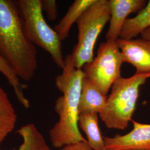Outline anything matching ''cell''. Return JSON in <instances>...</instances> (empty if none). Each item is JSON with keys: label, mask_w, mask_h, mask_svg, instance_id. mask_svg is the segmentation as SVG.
<instances>
[{"label": "cell", "mask_w": 150, "mask_h": 150, "mask_svg": "<svg viewBox=\"0 0 150 150\" xmlns=\"http://www.w3.org/2000/svg\"><path fill=\"white\" fill-rule=\"evenodd\" d=\"M0 56L20 80H32L37 50L25 35L16 1L0 0Z\"/></svg>", "instance_id": "cell-1"}, {"label": "cell", "mask_w": 150, "mask_h": 150, "mask_svg": "<svg viewBox=\"0 0 150 150\" xmlns=\"http://www.w3.org/2000/svg\"><path fill=\"white\" fill-rule=\"evenodd\" d=\"M83 77L82 70L75 68L71 54L66 56L62 72L55 79L56 86L62 93L54 106L59 120L49 132L51 142L55 148L61 149L66 145L86 141L79 128V103Z\"/></svg>", "instance_id": "cell-2"}, {"label": "cell", "mask_w": 150, "mask_h": 150, "mask_svg": "<svg viewBox=\"0 0 150 150\" xmlns=\"http://www.w3.org/2000/svg\"><path fill=\"white\" fill-rule=\"evenodd\" d=\"M150 74L136 72L128 78L120 77L111 86L105 106L99 116L109 129H124L129 125L134 113L140 87Z\"/></svg>", "instance_id": "cell-3"}, {"label": "cell", "mask_w": 150, "mask_h": 150, "mask_svg": "<svg viewBox=\"0 0 150 150\" xmlns=\"http://www.w3.org/2000/svg\"><path fill=\"white\" fill-rule=\"evenodd\" d=\"M27 39L34 45L50 54L54 62L60 68L64 67L62 41L57 32L44 18L41 0L16 1Z\"/></svg>", "instance_id": "cell-4"}, {"label": "cell", "mask_w": 150, "mask_h": 150, "mask_svg": "<svg viewBox=\"0 0 150 150\" xmlns=\"http://www.w3.org/2000/svg\"><path fill=\"white\" fill-rule=\"evenodd\" d=\"M110 19V0H96L78 19V43L71 54L76 69L93 60L97 39Z\"/></svg>", "instance_id": "cell-5"}, {"label": "cell", "mask_w": 150, "mask_h": 150, "mask_svg": "<svg viewBox=\"0 0 150 150\" xmlns=\"http://www.w3.org/2000/svg\"><path fill=\"white\" fill-rule=\"evenodd\" d=\"M123 63V56L116 42L106 41L100 44L96 57L85 64L82 71L85 77L107 96L115 81L121 77Z\"/></svg>", "instance_id": "cell-6"}, {"label": "cell", "mask_w": 150, "mask_h": 150, "mask_svg": "<svg viewBox=\"0 0 150 150\" xmlns=\"http://www.w3.org/2000/svg\"><path fill=\"white\" fill-rule=\"evenodd\" d=\"M132 122L134 129L128 134L104 137L105 150H150V125Z\"/></svg>", "instance_id": "cell-7"}, {"label": "cell", "mask_w": 150, "mask_h": 150, "mask_svg": "<svg viewBox=\"0 0 150 150\" xmlns=\"http://www.w3.org/2000/svg\"><path fill=\"white\" fill-rule=\"evenodd\" d=\"M116 43L124 62L132 64L136 72L150 74V41L142 38L124 40L118 38Z\"/></svg>", "instance_id": "cell-8"}, {"label": "cell", "mask_w": 150, "mask_h": 150, "mask_svg": "<svg viewBox=\"0 0 150 150\" xmlns=\"http://www.w3.org/2000/svg\"><path fill=\"white\" fill-rule=\"evenodd\" d=\"M110 26L106 38L107 41L116 42L127 16L132 13L139 12L147 5L145 0H110Z\"/></svg>", "instance_id": "cell-9"}, {"label": "cell", "mask_w": 150, "mask_h": 150, "mask_svg": "<svg viewBox=\"0 0 150 150\" xmlns=\"http://www.w3.org/2000/svg\"><path fill=\"white\" fill-rule=\"evenodd\" d=\"M107 96L103 95L91 81L83 77L82 81L79 113L101 112L107 101Z\"/></svg>", "instance_id": "cell-10"}, {"label": "cell", "mask_w": 150, "mask_h": 150, "mask_svg": "<svg viewBox=\"0 0 150 150\" xmlns=\"http://www.w3.org/2000/svg\"><path fill=\"white\" fill-rule=\"evenodd\" d=\"M96 0H75L70 6L64 17L55 26L54 30L62 41L69 37L70 29L81 15L92 5Z\"/></svg>", "instance_id": "cell-11"}, {"label": "cell", "mask_w": 150, "mask_h": 150, "mask_svg": "<svg viewBox=\"0 0 150 150\" xmlns=\"http://www.w3.org/2000/svg\"><path fill=\"white\" fill-rule=\"evenodd\" d=\"M79 126L85 133L87 142L93 150H105V141L98 125V113L80 114Z\"/></svg>", "instance_id": "cell-12"}, {"label": "cell", "mask_w": 150, "mask_h": 150, "mask_svg": "<svg viewBox=\"0 0 150 150\" xmlns=\"http://www.w3.org/2000/svg\"><path fill=\"white\" fill-rule=\"evenodd\" d=\"M17 118L14 107L0 85V145L15 129Z\"/></svg>", "instance_id": "cell-13"}, {"label": "cell", "mask_w": 150, "mask_h": 150, "mask_svg": "<svg viewBox=\"0 0 150 150\" xmlns=\"http://www.w3.org/2000/svg\"><path fill=\"white\" fill-rule=\"evenodd\" d=\"M150 27V1L133 18H128L124 23L120 38L131 40Z\"/></svg>", "instance_id": "cell-14"}, {"label": "cell", "mask_w": 150, "mask_h": 150, "mask_svg": "<svg viewBox=\"0 0 150 150\" xmlns=\"http://www.w3.org/2000/svg\"><path fill=\"white\" fill-rule=\"evenodd\" d=\"M23 142L19 148L12 150H51L42 134L33 123H28L17 131Z\"/></svg>", "instance_id": "cell-15"}, {"label": "cell", "mask_w": 150, "mask_h": 150, "mask_svg": "<svg viewBox=\"0 0 150 150\" xmlns=\"http://www.w3.org/2000/svg\"><path fill=\"white\" fill-rule=\"evenodd\" d=\"M0 73L5 77L8 83L11 85L15 93L17 100L25 108L30 107V102L25 97L23 90L27 86L21 83L11 67L8 65L5 61L0 56Z\"/></svg>", "instance_id": "cell-16"}, {"label": "cell", "mask_w": 150, "mask_h": 150, "mask_svg": "<svg viewBox=\"0 0 150 150\" xmlns=\"http://www.w3.org/2000/svg\"><path fill=\"white\" fill-rule=\"evenodd\" d=\"M42 10L46 12L48 20L51 21L56 19L58 15L57 2L54 0H41Z\"/></svg>", "instance_id": "cell-17"}, {"label": "cell", "mask_w": 150, "mask_h": 150, "mask_svg": "<svg viewBox=\"0 0 150 150\" xmlns=\"http://www.w3.org/2000/svg\"><path fill=\"white\" fill-rule=\"evenodd\" d=\"M59 150H93L87 141L66 145Z\"/></svg>", "instance_id": "cell-18"}, {"label": "cell", "mask_w": 150, "mask_h": 150, "mask_svg": "<svg viewBox=\"0 0 150 150\" xmlns=\"http://www.w3.org/2000/svg\"><path fill=\"white\" fill-rule=\"evenodd\" d=\"M141 38L150 41V27L147 28L140 34Z\"/></svg>", "instance_id": "cell-19"}, {"label": "cell", "mask_w": 150, "mask_h": 150, "mask_svg": "<svg viewBox=\"0 0 150 150\" xmlns=\"http://www.w3.org/2000/svg\"></svg>", "instance_id": "cell-20"}, {"label": "cell", "mask_w": 150, "mask_h": 150, "mask_svg": "<svg viewBox=\"0 0 150 150\" xmlns=\"http://www.w3.org/2000/svg\"></svg>", "instance_id": "cell-21"}]
</instances>
